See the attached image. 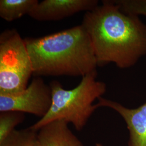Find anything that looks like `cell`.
Segmentation results:
<instances>
[{"mask_svg": "<svg viewBox=\"0 0 146 146\" xmlns=\"http://www.w3.org/2000/svg\"><path fill=\"white\" fill-rule=\"evenodd\" d=\"M33 70L25 39L15 29L0 35V94L20 93L28 87Z\"/></svg>", "mask_w": 146, "mask_h": 146, "instance_id": "obj_4", "label": "cell"}, {"mask_svg": "<svg viewBox=\"0 0 146 146\" xmlns=\"http://www.w3.org/2000/svg\"><path fill=\"white\" fill-rule=\"evenodd\" d=\"M64 120H56L37 131L39 146H84Z\"/></svg>", "mask_w": 146, "mask_h": 146, "instance_id": "obj_8", "label": "cell"}, {"mask_svg": "<svg viewBox=\"0 0 146 146\" xmlns=\"http://www.w3.org/2000/svg\"><path fill=\"white\" fill-rule=\"evenodd\" d=\"M39 2L37 0H1L0 17L8 22L29 14Z\"/></svg>", "mask_w": 146, "mask_h": 146, "instance_id": "obj_9", "label": "cell"}, {"mask_svg": "<svg viewBox=\"0 0 146 146\" xmlns=\"http://www.w3.org/2000/svg\"><path fill=\"white\" fill-rule=\"evenodd\" d=\"M97 71L82 78L80 83L72 89H65L58 81L49 84L52 104L48 113L29 127L37 131L43 125L56 120L72 123L75 129L82 131L98 108L93 102L106 93L107 85L96 80Z\"/></svg>", "mask_w": 146, "mask_h": 146, "instance_id": "obj_3", "label": "cell"}, {"mask_svg": "<svg viewBox=\"0 0 146 146\" xmlns=\"http://www.w3.org/2000/svg\"><path fill=\"white\" fill-rule=\"evenodd\" d=\"M120 10L127 14L146 16V0H113Z\"/></svg>", "mask_w": 146, "mask_h": 146, "instance_id": "obj_12", "label": "cell"}, {"mask_svg": "<svg viewBox=\"0 0 146 146\" xmlns=\"http://www.w3.org/2000/svg\"><path fill=\"white\" fill-rule=\"evenodd\" d=\"M90 38L98 66H134L146 55V24L120 10L113 0L86 12L81 24Z\"/></svg>", "mask_w": 146, "mask_h": 146, "instance_id": "obj_1", "label": "cell"}, {"mask_svg": "<svg viewBox=\"0 0 146 146\" xmlns=\"http://www.w3.org/2000/svg\"><path fill=\"white\" fill-rule=\"evenodd\" d=\"M0 146H39L37 131L28 127L14 130L0 142Z\"/></svg>", "mask_w": 146, "mask_h": 146, "instance_id": "obj_10", "label": "cell"}, {"mask_svg": "<svg viewBox=\"0 0 146 146\" xmlns=\"http://www.w3.org/2000/svg\"><path fill=\"white\" fill-rule=\"evenodd\" d=\"M98 5V0H44L28 15L38 21H58L81 11H92Z\"/></svg>", "mask_w": 146, "mask_h": 146, "instance_id": "obj_6", "label": "cell"}, {"mask_svg": "<svg viewBox=\"0 0 146 146\" xmlns=\"http://www.w3.org/2000/svg\"><path fill=\"white\" fill-rule=\"evenodd\" d=\"M52 104V90L41 77H35L20 93L0 94V112L15 111L29 113L42 119Z\"/></svg>", "mask_w": 146, "mask_h": 146, "instance_id": "obj_5", "label": "cell"}, {"mask_svg": "<svg viewBox=\"0 0 146 146\" xmlns=\"http://www.w3.org/2000/svg\"><path fill=\"white\" fill-rule=\"evenodd\" d=\"M95 146H104V145H103L102 144H101V143H96Z\"/></svg>", "mask_w": 146, "mask_h": 146, "instance_id": "obj_13", "label": "cell"}, {"mask_svg": "<svg viewBox=\"0 0 146 146\" xmlns=\"http://www.w3.org/2000/svg\"><path fill=\"white\" fill-rule=\"evenodd\" d=\"M24 39L36 77L83 78L97 71L92 41L82 25L44 36Z\"/></svg>", "mask_w": 146, "mask_h": 146, "instance_id": "obj_2", "label": "cell"}, {"mask_svg": "<svg viewBox=\"0 0 146 146\" xmlns=\"http://www.w3.org/2000/svg\"><path fill=\"white\" fill-rule=\"evenodd\" d=\"M25 113L8 111L0 114V142L3 141L15 127L25 120Z\"/></svg>", "mask_w": 146, "mask_h": 146, "instance_id": "obj_11", "label": "cell"}, {"mask_svg": "<svg viewBox=\"0 0 146 146\" xmlns=\"http://www.w3.org/2000/svg\"><path fill=\"white\" fill-rule=\"evenodd\" d=\"M98 108L107 107L115 110L125 121L129 132L128 146H146V102L130 109L117 102L100 97Z\"/></svg>", "mask_w": 146, "mask_h": 146, "instance_id": "obj_7", "label": "cell"}]
</instances>
